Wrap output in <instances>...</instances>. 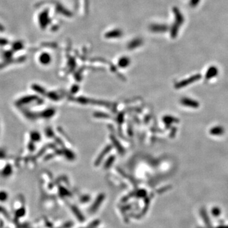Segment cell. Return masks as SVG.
<instances>
[{"label": "cell", "mask_w": 228, "mask_h": 228, "mask_svg": "<svg viewBox=\"0 0 228 228\" xmlns=\"http://www.w3.org/2000/svg\"><path fill=\"white\" fill-rule=\"evenodd\" d=\"M32 88H33V89H34L35 91V90L39 89V92H41V93H42V92H43V89H42L41 88H39V86H37V85H34L33 86H32Z\"/></svg>", "instance_id": "10"}, {"label": "cell", "mask_w": 228, "mask_h": 228, "mask_svg": "<svg viewBox=\"0 0 228 228\" xmlns=\"http://www.w3.org/2000/svg\"><path fill=\"white\" fill-rule=\"evenodd\" d=\"M39 60L42 63L46 64V63H48L49 61H50V56H49V55L47 53H44L41 55Z\"/></svg>", "instance_id": "7"}, {"label": "cell", "mask_w": 228, "mask_h": 228, "mask_svg": "<svg viewBox=\"0 0 228 228\" xmlns=\"http://www.w3.org/2000/svg\"><path fill=\"white\" fill-rule=\"evenodd\" d=\"M217 74V70L215 67H211L206 73L205 77L206 79H210V78L214 77Z\"/></svg>", "instance_id": "4"}, {"label": "cell", "mask_w": 228, "mask_h": 228, "mask_svg": "<svg viewBox=\"0 0 228 228\" xmlns=\"http://www.w3.org/2000/svg\"><path fill=\"white\" fill-rule=\"evenodd\" d=\"M141 43H142V41L141 39H135L131 42L129 45V48H131V49L134 48L138 46L139 45H140Z\"/></svg>", "instance_id": "8"}, {"label": "cell", "mask_w": 228, "mask_h": 228, "mask_svg": "<svg viewBox=\"0 0 228 228\" xmlns=\"http://www.w3.org/2000/svg\"><path fill=\"white\" fill-rule=\"evenodd\" d=\"M6 198V194L5 192H1L0 193V200H5Z\"/></svg>", "instance_id": "11"}, {"label": "cell", "mask_w": 228, "mask_h": 228, "mask_svg": "<svg viewBox=\"0 0 228 228\" xmlns=\"http://www.w3.org/2000/svg\"><path fill=\"white\" fill-rule=\"evenodd\" d=\"M200 77H200V75H193V76H192V77L188 78V79H185V80H184V81L179 82L178 84H177L176 85V87L177 88H181L185 87V86H186L189 85V84H190L191 83H193V82L196 81L197 80L200 79Z\"/></svg>", "instance_id": "1"}, {"label": "cell", "mask_w": 228, "mask_h": 228, "mask_svg": "<svg viewBox=\"0 0 228 228\" xmlns=\"http://www.w3.org/2000/svg\"><path fill=\"white\" fill-rule=\"evenodd\" d=\"M167 29V27L160 25H153L150 27V29L153 32H162L164 31Z\"/></svg>", "instance_id": "5"}, {"label": "cell", "mask_w": 228, "mask_h": 228, "mask_svg": "<svg viewBox=\"0 0 228 228\" xmlns=\"http://www.w3.org/2000/svg\"><path fill=\"white\" fill-rule=\"evenodd\" d=\"M181 103L184 105L188 106V107L191 108H198L199 106L198 102H197L195 100H193V99H190V98H184L181 99Z\"/></svg>", "instance_id": "2"}, {"label": "cell", "mask_w": 228, "mask_h": 228, "mask_svg": "<svg viewBox=\"0 0 228 228\" xmlns=\"http://www.w3.org/2000/svg\"><path fill=\"white\" fill-rule=\"evenodd\" d=\"M129 60H128V59L126 58H123L122 59H120L119 62V64L120 67H125L126 65H127V64L129 63Z\"/></svg>", "instance_id": "9"}, {"label": "cell", "mask_w": 228, "mask_h": 228, "mask_svg": "<svg viewBox=\"0 0 228 228\" xmlns=\"http://www.w3.org/2000/svg\"><path fill=\"white\" fill-rule=\"evenodd\" d=\"M121 34H122V32L119 31V30H115V31H112L111 32H108L106 34V37L107 38H118L120 37Z\"/></svg>", "instance_id": "6"}, {"label": "cell", "mask_w": 228, "mask_h": 228, "mask_svg": "<svg viewBox=\"0 0 228 228\" xmlns=\"http://www.w3.org/2000/svg\"><path fill=\"white\" fill-rule=\"evenodd\" d=\"M224 128L220 127V126H216L215 127H213L210 129V133L212 135H215V136H219V135H221L224 133Z\"/></svg>", "instance_id": "3"}]
</instances>
